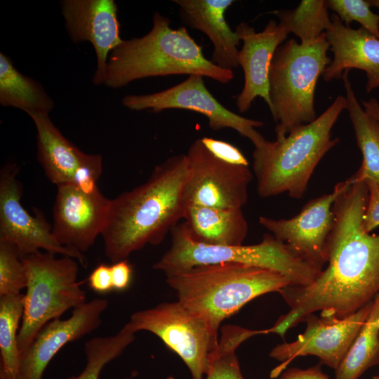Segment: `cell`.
<instances>
[{
  "instance_id": "obj_27",
  "label": "cell",
  "mask_w": 379,
  "mask_h": 379,
  "mask_svg": "<svg viewBox=\"0 0 379 379\" xmlns=\"http://www.w3.org/2000/svg\"><path fill=\"white\" fill-rule=\"evenodd\" d=\"M328 7L324 0H302L293 10L271 12L279 19V24L289 33L294 34L300 43L316 40L331 25Z\"/></svg>"
},
{
  "instance_id": "obj_34",
  "label": "cell",
  "mask_w": 379,
  "mask_h": 379,
  "mask_svg": "<svg viewBox=\"0 0 379 379\" xmlns=\"http://www.w3.org/2000/svg\"><path fill=\"white\" fill-rule=\"evenodd\" d=\"M368 190V198L363 218V227L371 233L379 226V185L368 180L365 181Z\"/></svg>"
},
{
  "instance_id": "obj_3",
  "label": "cell",
  "mask_w": 379,
  "mask_h": 379,
  "mask_svg": "<svg viewBox=\"0 0 379 379\" xmlns=\"http://www.w3.org/2000/svg\"><path fill=\"white\" fill-rule=\"evenodd\" d=\"M171 23L155 12L147 34L123 40L109 54L104 84L119 88L137 79L175 74H199L221 84L232 80V70L205 58L202 47L187 29H173Z\"/></svg>"
},
{
  "instance_id": "obj_22",
  "label": "cell",
  "mask_w": 379,
  "mask_h": 379,
  "mask_svg": "<svg viewBox=\"0 0 379 379\" xmlns=\"http://www.w3.org/2000/svg\"><path fill=\"white\" fill-rule=\"evenodd\" d=\"M182 222L194 241L210 245H242L248 223L242 209L187 205Z\"/></svg>"
},
{
  "instance_id": "obj_4",
  "label": "cell",
  "mask_w": 379,
  "mask_h": 379,
  "mask_svg": "<svg viewBox=\"0 0 379 379\" xmlns=\"http://www.w3.org/2000/svg\"><path fill=\"white\" fill-rule=\"evenodd\" d=\"M346 108L345 97L339 95L313 121L293 129L275 141L265 140L253 152V171L258 195L263 198L284 192L301 199L309 180L322 157L338 138H331V129Z\"/></svg>"
},
{
  "instance_id": "obj_11",
  "label": "cell",
  "mask_w": 379,
  "mask_h": 379,
  "mask_svg": "<svg viewBox=\"0 0 379 379\" xmlns=\"http://www.w3.org/2000/svg\"><path fill=\"white\" fill-rule=\"evenodd\" d=\"M122 104L136 111L150 109L160 112L169 109L194 111L207 117L211 129L235 130L248 138L254 147L259 146L265 140L255 130V128L262 127L264 123L240 116L224 107L208 90L201 75H190L181 83L159 92L126 95Z\"/></svg>"
},
{
  "instance_id": "obj_35",
  "label": "cell",
  "mask_w": 379,
  "mask_h": 379,
  "mask_svg": "<svg viewBox=\"0 0 379 379\" xmlns=\"http://www.w3.org/2000/svg\"><path fill=\"white\" fill-rule=\"evenodd\" d=\"M89 287L99 293L113 290L111 266L102 263L98 265L88 278Z\"/></svg>"
},
{
  "instance_id": "obj_29",
  "label": "cell",
  "mask_w": 379,
  "mask_h": 379,
  "mask_svg": "<svg viewBox=\"0 0 379 379\" xmlns=\"http://www.w3.org/2000/svg\"><path fill=\"white\" fill-rule=\"evenodd\" d=\"M259 333H265V330L254 331L237 326H225L204 379H244L235 350L242 342Z\"/></svg>"
},
{
  "instance_id": "obj_2",
  "label": "cell",
  "mask_w": 379,
  "mask_h": 379,
  "mask_svg": "<svg viewBox=\"0 0 379 379\" xmlns=\"http://www.w3.org/2000/svg\"><path fill=\"white\" fill-rule=\"evenodd\" d=\"M187 176L185 154L173 155L157 165L146 182L111 199L101 235L112 263L160 244L183 219Z\"/></svg>"
},
{
  "instance_id": "obj_6",
  "label": "cell",
  "mask_w": 379,
  "mask_h": 379,
  "mask_svg": "<svg viewBox=\"0 0 379 379\" xmlns=\"http://www.w3.org/2000/svg\"><path fill=\"white\" fill-rule=\"evenodd\" d=\"M326 32L316 40L298 44L291 39L276 50L270 68V112L277 136L313 121L317 80L331 60Z\"/></svg>"
},
{
  "instance_id": "obj_21",
  "label": "cell",
  "mask_w": 379,
  "mask_h": 379,
  "mask_svg": "<svg viewBox=\"0 0 379 379\" xmlns=\"http://www.w3.org/2000/svg\"><path fill=\"white\" fill-rule=\"evenodd\" d=\"M27 114L36 129L37 158L46 177L57 186L72 183L75 171L89 154L63 136L48 114L33 112Z\"/></svg>"
},
{
  "instance_id": "obj_12",
  "label": "cell",
  "mask_w": 379,
  "mask_h": 379,
  "mask_svg": "<svg viewBox=\"0 0 379 379\" xmlns=\"http://www.w3.org/2000/svg\"><path fill=\"white\" fill-rule=\"evenodd\" d=\"M18 171L14 163L4 166L0 171V241L15 245L21 257L42 249L74 258L85 267V255L62 246L41 212L37 211L32 215L22 206Z\"/></svg>"
},
{
  "instance_id": "obj_38",
  "label": "cell",
  "mask_w": 379,
  "mask_h": 379,
  "mask_svg": "<svg viewBox=\"0 0 379 379\" xmlns=\"http://www.w3.org/2000/svg\"><path fill=\"white\" fill-rule=\"evenodd\" d=\"M365 112L379 124V102L375 98L361 100Z\"/></svg>"
},
{
  "instance_id": "obj_25",
  "label": "cell",
  "mask_w": 379,
  "mask_h": 379,
  "mask_svg": "<svg viewBox=\"0 0 379 379\" xmlns=\"http://www.w3.org/2000/svg\"><path fill=\"white\" fill-rule=\"evenodd\" d=\"M379 293L372 302L368 317L335 371V379H358L369 368L379 364Z\"/></svg>"
},
{
  "instance_id": "obj_7",
  "label": "cell",
  "mask_w": 379,
  "mask_h": 379,
  "mask_svg": "<svg viewBox=\"0 0 379 379\" xmlns=\"http://www.w3.org/2000/svg\"><path fill=\"white\" fill-rule=\"evenodd\" d=\"M170 233V248L153 265L154 270L166 276L200 265L237 262L276 270L288 277L291 286H305L312 284L321 272L270 234H265L256 244L222 246L193 240L183 223L175 225Z\"/></svg>"
},
{
  "instance_id": "obj_42",
  "label": "cell",
  "mask_w": 379,
  "mask_h": 379,
  "mask_svg": "<svg viewBox=\"0 0 379 379\" xmlns=\"http://www.w3.org/2000/svg\"><path fill=\"white\" fill-rule=\"evenodd\" d=\"M378 330H379V322H378Z\"/></svg>"
},
{
  "instance_id": "obj_30",
  "label": "cell",
  "mask_w": 379,
  "mask_h": 379,
  "mask_svg": "<svg viewBox=\"0 0 379 379\" xmlns=\"http://www.w3.org/2000/svg\"><path fill=\"white\" fill-rule=\"evenodd\" d=\"M26 286V271L17 247L0 241V296L19 294Z\"/></svg>"
},
{
  "instance_id": "obj_23",
  "label": "cell",
  "mask_w": 379,
  "mask_h": 379,
  "mask_svg": "<svg viewBox=\"0 0 379 379\" xmlns=\"http://www.w3.org/2000/svg\"><path fill=\"white\" fill-rule=\"evenodd\" d=\"M348 73L345 71L341 77L346 92V109L362 154L361 164L350 178L352 182L371 180L379 185V124L359 103Z\"/></svg>"
},
{
  "instance_id": "obj_8",
  "label": "cell",
  "mask_w": 379,
  "mask_h": 379,
  "mask_svg": "<svg viewBox=\"0 0 379 379\" xmlns=\"http://www.w3.org/2000/svg\"><path fill=\"white\" fill-rule=\"evenodd\" d=\"M55 255L39 251L21 257L27 275L18 337L21 354L47 323L86 302L85 291L77 281V261L69 256Z\"/></svg>"
},
{
  "instance_id": "obj_14",
  "label": "cell",
  "mask_w": 379,
  "mask_h": 379,
  "mask_svg": "<svg viewBox=\"0 0 379 379\" xmlns=\"http://www.w3.org/2000/svg\"><path fill=\"white\" fill-rule=\"evenodd\" d=\"M352 183L350 177L337 183L331 193L311 199L291 218L260 216L259 223L321 271L326 263V244L333 224V203Z\"/></svg>"
},
{
  "instance_id": "obj_5",
  "label": "cell",
  "mask_w": 379,
  "mask_h": 379,
  "mask_svg": "<svg viewBox=\"0 0 379 379\" xmlns=\"http://www.w3.org/2000/svg\"><path fill=\"white\" fill-rule=\"evenodd\" d=\"M166 282L179 302L217 331L253 299L292 285L279 272L237 262L197 266L166 276Z\"/></svg>"
},
{
  "instance_id": "obj_19",
  "label": "cell",
  "mask_w": 379,
  "mask_h": 379,
  "mask_svg": "<svg viewBox=\"0 0 379 379\" xmlns=\"http://www.w3.org/2000/svg\"><path fill=\"white\" fill-rule=\"evenodd\" d=\"M331 20L326 34L333 59L321 75L324 80L339 79L345 71L358 69L366 72L367 93L379 88V38L361 27L345 25L336 14Z\"/></svg>"
},
{
  "instance_id": "obj_32",
  "label": "cell",
  "mask_w": 379,
  "mask_h": 379,
  "mask_svg": "<svg viewBox=\"0 0 379 379\" xmlns=\"http://www.w3.org/2000/svg\"><path fill=\"white\" fill-rule=\"evenodd\" d=\"M101 173L102 157L89 154L88 159L75 171L72 184L84 193H94L99 190L96 182Z\"/></svg>"
},
{
  "instance_id": "obj_15",
  "label": "cell",
  "mask_w": 379,
  "mask_h": 379,
  "mask_svg": "<svg viewBox=\"0 0 379 379\" xmlns=\"http://www.w3.org/2000/svg\"><path fill=\"white\" fill-rule=\"evenodd\" d=\"M57 187L53 234L62 246L84 254L102 234L111 199L99 190L86 194L72 183Z\"/></svg>"
},
{
  "instance_id": "obj_10",
  "label": "cell",
  "mask_w": 379,
  "mask_h": 379,
  "mask_svg": "<svg viewBox=\"0 0 379 379\" xmlns=\"http://www.w3.org/2000/svg\"><path fill=\"white\" fill-rule=\"evenodd\" d=\"M185 155L187 176L183 195L187 206L241 208L246 204L253 178L248 166L220 160L201 138L190 144Z\"/></svg>"
},
{
  "instance_id": "obj_31",
  "label": "cell",
  "mask_w": 379,
  "mask_h": 379,
  "mask_svg": "<svg viewBox=\"0 0 379 379\" xmlns=\"http://www.w3.org/2000/svg\"><path fill=\"white\" fill-rule=\"evenodd\" d=\"M326 3L345 25L350 26V22L356 21L379 38V15L372 11L368 1L328 0Z\"/></svg>"
},
{
  "instance_id": "obj_13",
  "label": "cell",
  "mask_w": 379,
  "mask_h": 379,
  "mask_svg": "<svg viewBox=\"0 0 379 379\" xmlns=\"http://www.w3.org/2000/svg\"><path fill=\"white\" fill-rule=\"evenodd\" d=\"M372 302L345 318L308 315L304 322L303 333L291 343L275 347L270 356L282 362L274 369L271 377H277L296 357L314 355L335 371L340 366L365 323Z\"/></svg>"
},
{
  "instance_id": "obj_26",
  "label": "cell",
  "mask_w": 379,
  "mask_h": 379,
  "mask_svg": "<svg viewBox=\"0 0 379 379\" xmlns=\"http://www.w3.org/2000/svg\"><path fill=\"white\" fill-rule=\"evenodd\" d=\"M24 295L0 296V379H18L21 353L18 347Z\"/></svg>"
},
{
  "instance_id": "obj_9",
  "label": "cell",
  "mask_w": 379,
  "mask_h": 379,
  "mask_svg": "<svg viewBox=\"0 0 379 379\" xmlns=\"http://www.w3.org/2000/svg\"><path fill=\"white\" fill-rule=\"evenodd\" d=\"M126 325L135 333L146 331L158 336L181 358L193 379H204L218 345V331L178 300L136 312Z\"/></svg>"
},
{
  "instance_id": "obj_18",
  "label": "cell",
  "mask_w": 379,
  "mask_h": 379,
  "mask_svg": "<svg viewBox=\"0 0 379 379\" xmlns=\"http://www.w3.org/2000/svg\"><path fill=\"white\" fill-rule=\"evenodd\" d=\"M235 31L243 41L239 54V64L244 76V84L237 96L236 105L241 113H244L251 107L253 100L260 97L270 110V68L277 48L286 40L288 34L274 20H270L260 32H256L246 22L239 24Z\"/></svg>"
},
{
  "instance_id": "obj_33",
  "label": "cell",
  "mask_w": 379,
  "mask_h": 379,
  "mask_svg": "<svg viewBox=\"0 0 379 379\" xmlns=\"http://www.w3.org/2000/svg\"><path fill=\"white\" fill-rule=\"evenodd\" d=\"M201 139L205 147L220 160L232 164L248 166L246 157L232 144L209 137H203Z\"/></svg>"
},
{
  "instance_id": "obj_41",
  "label": "cell",
  "mask_w": 379,
  "mask_h": 379,
  "mask_svg": "<svg viewBox=\"0 0 379 379\" xmlns=\"http://www.w3.org/2000/svg\"><path fill=\"white\" fill-rule=\"evenodd\" d=\"M166 379H174V378L173 377H168V378H167Z\"/></svg>"
},
{
  "instance_id": "obj_24",
  "label": "cell",
  "mask_w": 379,
  "mask_h": 379,
  "mask_svg": "<svg viewBox=\"0 0 379 379\" xmlns=\"http://www.w3.org/2000/svg\"><path fill=\"white\" fill-rule=\"evenodd\" d=\"M0 104L19 108L26 113L48 114L54 102L42 85L20 72L11 58L0 53Z\"/></svg>"
},
{
  "instance_id": "obj_37",
  "label": "cell",
  "mask_w": 379,
  "mask_h": 379,
  "mask_svg": "<svg viewBox=\"0 0 379 379\" xmlns=\"http://www.w3.org/2000/svg\"><path fill=\"white\" fill-rule=\"evenodd\" d=\"M279 379H330L324 373L319 366L307 369L293 368L285 371Z\"/></svg>"
},
{
  "instance_id": "obj_28",
  "label": "cell",
  "mask_w": 379,
  "mask_h": 379,
  "mask_svg": "<svg viewBox=\"0 0 379 379\" xmlns=\"http://www.w3.org/2000/svg\"><path fill=\"white\" fill-rule=\"evenodd\" d=\"M134 339L135 333L125 324L114 335L88 340L84 345L86 361L84 368L78 375L66 379H100L105 365L120 356Z\"/></svg>"
},
{
  "instance_id": "obj_17",
  "label": "cell",
  "mask_w": 379,
  "mask_h": 379,
  "mask_svg": "<svg viewBox=\"0 0 379 379\" xmlns=\"http://www.w3.org/2000/svg\"><path fill=\"white\" fill-rule=\"evenodd\" d=\"M108 305L106 299L95 298L74 309L69 318L47 323L21 354L18 379H42L46 368L62 347L100 326Z\"/></svg>"
},
{
  "instance_id": "obj_39",
  "label": "cell",
  "mask_w": 379,
  "mask_h": 379,
  "mask_svg": "<svg viewBox=\"0 0 379 379\" xmlns=\"http://www.w3.org/2000/svg\"><path fill=\"white\" fill-rule=\"evenodd\" d=\"M371 6L375 7L379 10V0H369Z\"/></svg>"
},
{
  "instance_id": "obj_40",
  "label": "cell",
  "mask_w": 379,
  "mask_h": 379,
  "mask_svg": "<svg viewBox=\"0 0 379 379\" xmlns=\"http://www.w3.org/2000/svg\"><path fill=\"white\" fill-rule=\"evenodd\" d=\"M373 379H379V373L377 374V375H374V376L373 377Z\"/></svg>"
},
{
  "instance_id": "obj_1",
  "label": "cell",
  "mask_w": 379,
  "mask_h": 379,
  "mask_svg": "<svg viewBox=\"0 0 379 379\" xmlns=\"http://www.w3.org/2000/svg\"><path fill=\"white\" fill-rule=\"evenodd\" d=\"M368 198L365 181L352 182L336 198L326 244L327 267L312 284L279 291L290 310L268 333L284 338L288 329L318 311L322 317L345 318L379 293V234L363 227Z\"/></svg>"
},
{
  "instance_id": "obj_20",
  "label": "cell",
  "mask_w": 379,
  "mask_h": 379,
  "mask_svg": "<svg viewBox=\"0 0 379 379\" xmlns=\"http://www.w3.org/2000/svg\"><path fill=\"white\" fill-rule=\"evenodd\" d=\"M179 7L181 20L191 28L206 34L213 45L211 61L217 66L232 70L239 64L241 40L232 31L225 13L233 0H173Z\"/></svg>"
},
{
  "instance_id": "obj_36",
  "label": "cell",
  "mask_w": 379,
  "mask_h": 379,
  "mask_svg": "<svg viewBox=\"0 0 379 379\" xmlns=\"http://www.w3.org/2000/svg\"><path fill=\"white\" fill-rule=\"evenodd\" d=\"M113 290L126 289L131 281L132 268L127 260L119 261L111 265Z\"/></svg>"
},
{
  "instance_id": "obj_16",
  "label": "cell",
  "mask_w": 379,
  "mask_h": 379,
  "mask_svg": "<svg viewBox=\"0 0 379 379\" xmlns=\"http://www.w3.org/2000/svg\"><path fill=\"white\" fill-rule=\"evenodd\" d=\"M62 15L69 38L74 44L90 42L95 51V85L104 84L108 58L123 41L117 5L114 0H63Z\"/></svg>"
}]
</instances>
